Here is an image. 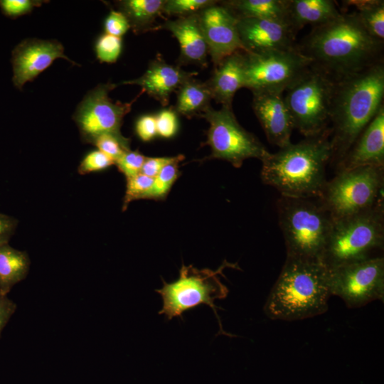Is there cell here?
<instances>
[{
	"instance_id": "1",
	"label": "cell",
	"mask_w": 384,
	"mask_h": 384,
	"mask_svg": "<svg viewBox=\"0 0 384 384\" xmlns=\"http://www.w3.org/2000/svg\"><path fill=\"white\" fill-rule=\"evenodd\" d=\"M383 45L353 11L313 27L297 48L311 60V68L336 82L383 61Z\"/></svg>"
},
{
	"instance_id": "20",
	"label": "cell",
	"mask_w": 384,
	"mask_h": 384,
	"mask_svg": "<svg viewBox=\"0 0 384 384\" xmlns=\"http://www.w3.org/2000/svg\"><path fill=\"white\" fill-rule=\"evenodd\" d=\"M198 14L169 20L159 28L170 31L180 46L179 64L207 66L208 46L200 27Z\"/></svg>"
},
{
	"instance_id": "19",
	"label": "cell",
	"mask_w": 384,
	"mask_h": 384,
	"mask_svg": "<svg viewBox=\"0 0 384 384\" xmlns=\"http://www.w3.org/2000/svg\"><path fill=\"white\" fill-rule=\"evenodd\" d=\"M197 73L187 72L179 66L172 65L157 57L149 65L145 73L138 78L124 81L119 85H137L142 90L159 101L169 104L171 95Z\"/></svg>"
},
{
	"instance_id": "41",
	"label": "cell",
	"mask_w": 384,
	"mask_h": 384,
	"mask_svg": "<svg viewBox=\"0 0 384 384\" xmlns=\"http://www.w3.org/2000/svg\"><path fill=\"white\" fill-rule=\"evenodd\" d=\"M16 308V304L8 296L0 295V336Z\"/></svg>"
},
{
	"instance_id": "37",
	"label": "cell",
	"mask_w": 384,
	"mask_h": 384,
	"mask_svg": "<svg viewBox=\"0 0 384 384\" xmlns=\"http://www.w3.org/2000/svg\"><path fill=\"white\" fill-rule=\"evenodd\" d=\"M104 28L105 33L121 38L130 28V26L122 12L111 10L105 21Z\"/></svg>"
},
{
	"instance_id": "38",
	"label": "cell",
	"mask_w": 384,
	"mask_h": 384,
	"mask_svg": "<svg viewBox=\"0 0 384 384\" xmlns=\"http://www.w3.org/2000/svg\"><path fill=\"white\" fill-rule=\"evenodd\" d=\"M184 159V156L178 154L175 156L165 157H147L146 158L141 174L147 176L155 178L161 169L174 162H181Z\"/></svg>"
},
{
	"instance_id": "29",
	"label": "cell",
	"mask_w": 384,
	"mask_h": 384,
	"mask_svg": "<svg viewBox=\"0 0 384 384\" xmlns=\"http://www.w3.org/2000/svg\"><path fill=\"white\" fill-rule=\"evenodd\" d=\"M218 1L213 0H165L163 14L178 18L196 14Z\"/></svg>"
},
{
	"instance_id": "23",
	"label": "cell",
	"mask_w": 384,
	"mask_h": 384,
	"mask_svg": "<svg viewBox=\"0 0 384 384\" xmlns=\"http://www.w3.org/2000/svg\"><path fill=\"white\" fill-rule=\"evenodd\" d=\"M30 265L26 251L9 243L0 245V295L7 296L14 285L26 278Z\"/></svg>"
},
{
	"instance_id": "15",
	"label": "cell",
	"mask_w": 384,
	"mask_h": 384,
	"mask_svg": "<svg viewBox=\"0 0 384 384\" xmlns=\"http://www.w3.org/2000/svg\"><path fill=\"white\" fill-rule=\"evenodd\" d=\"M57 58L77 63L64 53V47L56 40L27 38L19 43L11 52L14 85L21 90L27 82L33 81Z\"/></svg>"
},
{
	"instance_id": "13",
	"label": "cell",
	"mask_w": 384,
	"mask_h": 384,
	"mask_svg": "<svg viewBox=\"0 0 384 384\" xmlns=\"http://www.w3.org/2000/svg\"><path fill=\"white\" fill-rule=\"evenodd\" d=\"M329 271L331 295L348 308H359L384 299V258L376 256L344 265Z\"/></svg>"
},
{
	"instance_id": "24",
	"label": "cell",
	"mask_w": 384,
	"mask_h": 384,
	"mask_svg": "<svg viewBox=\"0 0 384 384\" xmlns=\"http://www.w3.org/2000/svg\"><path fill=\"white\" fill-rule=\"evenodd\" d=\"M212 98L207 84L194 78L187 80L177 90L176 112L191 118L202 115L210 107Z\"/></svg>"
},
{
	"instance_id": "40",
	"label": "cell",
	"mask_w": 384,
	"mask_h": 384,
	"mask_svg": "<svg viewBox=\"0 0 384 384\" xmlns=\"http://www.w3.org/2000/svg\"><path fill=\"white\" fill-rule=\"evenodd\" d=\"M18 220L14 217L0 213V245L9 243L14 235Z\"/></svg>"
},
{
	"instance_id": "31",
	"label": "cell",
	"mask_w": 384,
	"mask_h": 384,
	"mask_svg": "<svg viewBox=\"0 0 384 384\" xmlns=\"http://www.w3.org/2000/svg\"><path fill=\"white\" fill-rule=\"evenodd\" d=\"M154 178L142 174L127 178L126 192L123 199L122 211H124L129 204L136 200L146 199L151 189Z\"/></svg>"
},
{
	"instance_id": "12",
	"label": "cell",
	"mask_w": 384,
	"mask_h": 384,
	"mask_svg": "<svg viewBox=\"0 0 384 384\" xmlns=\"http://www.w3.org/2000/svg\"><path fill=\"white\" fill-rule=\"evenodd\" d=\"M117 86L118 84L110 82L99 84L77 106L72 118L84 144H92L97 137L104 134L123 136L120 131L123 119L144 91L131 102H113L109 92Z\"/></svg>"
},
{
	"instance_id": "11",
	"label": "cell",
	"mask_w": 384,
	"mask_h": 384,
	"mask_svg": "<svg viewBox=\"0 0 384 384\" xmlns=\"http://www.w3.org/2000/svg\"><path fill=\"white\" fill-rule=\"evenodd\" d=\"M209 124L206 142L211 150L207 158L225 160L240 168L245 160L261 161L270 154L264 144L237 121L233 108L211 107L202 115Z\"/></svg>"
},
{
	"instance_id": "39",
	"label": "cell",
	"mask_w": 384,
	"mask_h": 384,
	"mask_svg": "<svg viewBox=\"0 0 384 384\" xmlns=\"http://www.w3.org/2000/svg\"><path fill=\"white\" fill-rule=\"evenodd\" d=\"M135 132L144 142L152 139L157 134L156 117L146 114L139 117L136 122Z\"/></svg>"
},
{
	"instance_id": "36",
	"label": "cell",
	"mask_w": 384,
	"mask_h": 384,
	"mask_svg": "<svg viewBox=\"0 0 384 384\" xmlns=\"http://www.w3.org/2000/svg\"><path fill=\"white\" fill-rule=\"evenodd\" d=\"M155 117L157 134L164 138H170L176 133L178 119L175 110L164 109Z\"/></svg>"
},
{
	"instance_id": "10",
	"label": "cell",
	"mask_w": 384,
	"mask_h": 384,
	"mask_svg": "<svg viewBox=\"0 0 384 384\" xmlns=\"http://www.w3.org/2000/svg\"><path fill=\"white\" fill-rule=\"evenodd\" d=\"M245 87L252 92L284 93L311 66L297 48L261 53L242 50Z\"/></svg>"
},
{
	"instance_id": "16",
	"label": "cell",
	"mask_w": 384,
	"mask_h": 384,
	"mask_svg": "<svg viewBox=\"0 0 384 384\" xmlns=\"http://www.w3.org/2000/svg\"><path fill=\"white\" fill-rule=\"evenodd\" d=\"M238 31L243 50L261 53L297 47V31L285 19L238 18Z\"/></svg>"
},
{
	"instance_id": "3",
	"label": "cell",
	"mask_w": 384,
	"mask_h": 384,
	"mask_svg": "<svg viewBox=\"0 0 384 384\" xmlns=\"http://www.w3.org/2000/svg\"><path fill=\"white\" fill-rule=\"evenodd\" d=\"M331 156L329 127L319 135L270 152L262 161L261 178L282 196L319 198L327 181L326 168Z\"/></svg>"
},
{
	"instance_id": "34",
	"label": "cell",
	"mask_w": 384,
	"mask_h": 384,
	"mask_svg": "<svg viewBox=\"0 0 384 384\" xmlns=\"http://www.w3.org/2000/svg\"><path fill=\"white\" fill-rule=\"evenodd\" d=\"M114 161L102 151L93 150L87 153L80 161L78 172L80 175H85L92 172L103 171L112 165Z\"/></svg>"
},
{
	"instance_id": "21",
	"label": "cell",
	"mask_w": 384,
	"mask_h": 384,
	"mask_svg": "<svg viewBox=\"0 0 384 384\" xmlns=\"http://www.w3.org/2000/svg\"><path fill=\"white\" fill-rule=\"evenodd\" d=\"M206 83L213 100L222 107L232 108L235 92L245 87L242 50L224 58L215 67L212 76Z\"/></svg>"
},
{
	"instance_id": "4",
	"label": "cell",
	"mask_w": 384,
	"mask_h": 384,
	"mask_svg": "<svg viewBox=\"0 0 384 384\" xmlns=\"http://www.w3.org/2000/svg\"><path fill=\"white\" fill-rule=\"evenodd\" d=\"M331 296L329 271L321 261L287 257L264 311L274 320L314 317L327 311Z\"/></svg>"
},
{
	"instance_id": "14",
	"label": "cell",
	"mask_w": 384,
	"mask_h": 384,
	"mask_svg": "<svg viewBox=\"0 0 384 384\" xmlns=\"http://www.w3.org/2000/svg\"><path fill=\"white\" fill-rule=\"evenodd\" d=\"M218 2L197 14L214 67L231 54L243 50L238 31V18Z\"/></svg>"
},
{
	"instance_id": "25",
	"label": "cell",
	"mask_w": 384,
	"mask_h": 384,
	"mask_svg": "<svg viewBox=\"0 0 384 384\" xmlns=\"http://www.w3.org/2000/svg\"><path fill=\"white\" fill-rule=\"evenodd\" d=\"M165 0H122L116 1L118 11L127 18L135 33L151 30L153 23L163 14Z\"/></svg>"
},
{
	"instance_id": "18",
	"label": "cell",
	"mask_w": 384,
	"mask_h": 384,
	"mask_svg": "<svg viewBox=\"0 0 384 384\" xmlns=\"http://www.w3.org/2000/svg\"><path fill=\"white\" fill-rule=\"evenodd\" d=\"M336 166V172L364 166H384V105Z\"/></svg>"
},
{
	"instance_id": "33",
	"label": "cell",
	"mask_w": 384,
	"mask_h": 384,
	"mask_svg": "<svg viewBox=\"0 0 384 384\" xmlns=\"http://www.w3.org/2000/svg\"><path fill=\"white\" fill-rule=\"evenodd\" d=\"M48 1L42 0H0L1 13L8 18L15 19L30 14L36 7H40Z\"/></svg>"
},
{
	"instance_id": "28",
	"label": "cell",
	"mask_w": 384,
	"mask_h": 384,
	"mask_svg": "<svg viewBox=\"0 0 384 384\" xmlns=\"http://www.w3.org/2000/svg\"><path fill=\"white\" fill-rule=\"evenodd\" d=\"M174 162L164 167L154 178V182L146 199L164 200L180 176L178 164Z\"/></svg>"
},
{
	"instance_id": "32",
	"label": "cell",
	"mask_w": 384,
	"mask_h": 384,
	"mask_svg": "<svg viewBox=\"0 0 384 384\" xmlns=\"http://www.w3.org/2000/svg\"><path fill=\"white\" fill-rule=\"evenodd\" d=\"M122 47L121 38L105 33L100 36L95 43L97 58L101 63H115L120 55Z\"/></svg>"
},
{
	"instance_id": "7",
	"label": "cell",
	"mask_w": 384,
	"mask_h": 384,
	"mask_svg": "<svg viewBox=\"0 0 384 384\" xmlns=\"http://www.w3.org/2000/svg\"><path fill=\"white\" fill-rule=\"evenodd\" d=\"M384 166H364L336 172L327 181L319 202L333 220L383 206Z\"/></svg>"
},
{
	"instance_id": "22",
	"label": "cell",
	"mask_w": 384,
	"mask_h": 384,
	"mask_svg": "<svg viewBox=\"0 0 384 384\" xmlns=\"http://www.w3.org/2000/svg\"><path fill=\"white\" fill-rule=\"evenodd\" d=\"M342 12L331 0H288L287 20L298 32L306 25L313 27L329 23Z\"/></svg>"
},
{
	"instance_id": "35",
	"label": "cell",
	"mask_w": 384,
	"mask_h": 384,
	"mask_svg": "<svg viewBox=\"0 0 384 384\" xmlns=\"http://www.w3.org/2000/svg\"><path fill=\"white\" fill-rule=\"evenodd\" d=\"M146 158V156L139 151H132L130 149L122 154L115 162V165L127 178L141 173Z\"/></svg>"
},
{
	"instance_id": "27",
	"label": "cell",
	"mask_w": 384,
	"mask_h": 384,
	"mask_svg": "<svg viewBox=\"0 0 384 384\" xmlns=\"http://www.w3.org/2000/svg\"><path fill=\"white\" fill-rule=\"evenodd\" d=\"M343 4L353 6L361 24L374 38L384 40V1L383 0H347Z\"/></svg>"
},
{
	"instance_id": "9",
	"label": "cell",
	"mask_w": 384,
	"mask_h": 384,
	"mask_svg": "<svg viewBox=\"0 0 384 384\" xmlns=\"http://www.w3.org/2000/svg\"><path fill=\"white\" fill-rule=\"evenodd\" d=\"M335 82L310 68L287 90L284 99L294 129L305 137L319 135L329 128Z\"/></svg>"
},
{
	"instance_id": "8",
	"label": "cell",
	"mask_w": 384,
	"mask_h": 384,
	"mask_svg": "<svg viewBox=\"0 0 384 384\" xmlns=\"http://www.w3.org/2000/svg\"><path fill=\"white\" fill-rule=\"evenodd\" d=\"M235 265L224 261L217 270L210 269L198 270L193 265L181 266L178 278L170 283L163 282V287L155 291L161 297L162 308L159 311L168 320L175 317L183 318V314L201 304L209 306L218 320V334L230 336L223 329L220 317L217 313L215 301L225 299L228 289L220 281L219 276L223 275V270L234 267Z\"/></svg>"
},
{
	"instance_id": "6",
	"label": "cell",
	"mask_w": 384,
	"mask_h": 384,
	"mask_svg": "<svg viewBox=\"0 0 384 384\" xmlns=\"http://www.w3.org/2000/svg\"><path fill=\"white\" fill-rule=\"evenodd\" d=\"M383 206L333 220L321 262L329 270L373 257L383 247Z\"/></svg>"
},
{
	"instance_id": "30",
	"label": "cell",
	"mask_w": 384,
	"mask_h": 384,
	"mask_svg": "<svg viewBox=\"0 0 384 384\" xmlns=\"http://www.w3.org/2000/svg\"><path fill=\"white\" fill-rule=\"evenodd\" d=\"M92 145H95L99 151L111 158L115 163L124 153L130 150V139L124 136L104 134L97 137Z\"/></svg>"
},
{
	"instance_id": "26",
	"label": "cell",
	"mask_w": 384,
	"mask_h": 384,
	"mask_svg": "<svg viewBox=\"0 0 384 384\" xmlns=\"http://www.w3.org/2000/svg\"><path fill=\"white\" fill-rule=\"evenodd\" d=\"M220 3L237 18L287 20L288 0H229Z\"/></svg>"
},
{
	"instance_id": "17",
	"label": "cell",
	"mask_w": 384,
	"mask_h": 384,
	"mask_svg": "<svg viewBox=\"0 0 384 384\" xmlns=\"http://www.w3.org/2000/svg\"><path fill=\"white\" fill-rule=\"evenodd\" d=\"M252 108L268 142L282 148L291 143L294 125L283 93L252 92Z\"/></svg>"
},
{
	"instance_id": "5",
	"label": "cell",
	"mask_w": 384,
	"mask_h": 384,
	"mask_svg": "<svg viewBox=\"0 0 384 384\" xmlns=\"http://www.w3.org/2000/svg\"><path fill=\"white\" fill-rule=\"evenodd\" d=\"M277 209L287 257L321 261L333 220L319 201L281 196Z\"/></svg>"
},
{
	"instance_id": "2",
	"label": "cell",
	"mask_w": 384,
	"mask_h": 384,
	"mask_svg": "<svg viewBox=\"0 0 384 384\" xmlns=\"http://www.w3.org/2000/svg\"><path fill=\"white\" fill-rule=\"evenodd\" d=\"M384 65L380 61L335 82L330 111L331 163L343 159L383 105Z\"/></svg>"
}]
</instances>
